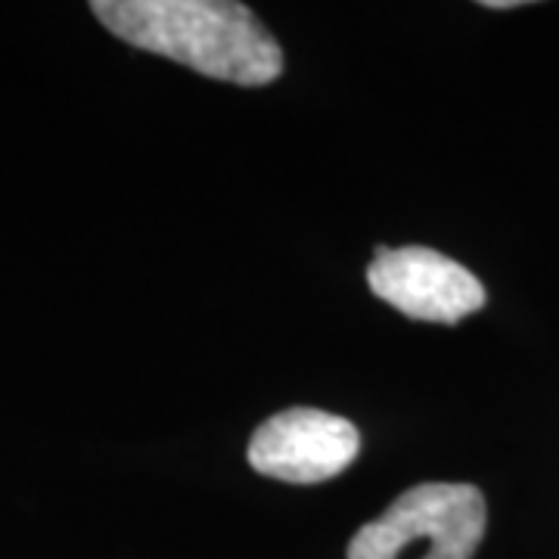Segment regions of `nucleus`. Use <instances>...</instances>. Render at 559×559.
I'll return each mask as SVG.
<instances>
[{"mask_svg":"<svg viewBox=\"0 0 559 559\" xmlns=\"http://www.w3.org/2000/svg\"><path fill=\"white\" fill-rule=\"evenodd\" d=\"M485 7H491V10H510V7H520L516 0H488Z\"/></svg>","mask_w":559,"mask_h":559,"instance_id":"5","label":"nucleus"},{"mask_svg":"<svg viewBox=\"0 0 559 559\" xmlns=\"http://www.w3.org/2000/svg\"><path fill=\"white\" fill-rule=\"evenodd\" d=\"M488 522L476 485L423 481L348 544V559H473Z\"/></svg>","mask_w":559,"mask_h":559,"instance_id":"2","label":"nucleus"},{"mask_svg":"<svg viewBox=\"0 0 559 559\" xmlns=\"http://www.w3.org/2000/svg\"><path fill=\"white\" fill-rule=\"evenodd\" d=\"M97 20L124 44L209 79L259 87L280 79L283 50L255 13L230 0H97Z\"/></svg>","mask_w":559,"mask_h":559,"instance_id":"1","label":"nucleus"},{"mask_svg":"<svg viewBox=\"0 0 559 559\" xmlns=\"http://www.w3.org/2000/svg\"><path fill=\"white\" fill-rule=\"evenodd\" d=\"M373 296L411 320L457 323L485 305V286L473 271L426 246H377L367 267Z\"/></svg>","mask_w":559,"mask_h":559,"instance_id":"3","label":"nucleus"},{"mask_svg":"<svg viewBox=\"0 0 559 559\" xmlns=\"http://www.w3.org/2000/svg\"><path fill=\"white\" fill-rule=\"evenodd\" d=\"M360 451V432L352 419L289 407L261 423L249 441V463L261 476L289 485H318L336 479Z\"/></svg>","mask_w":559,"mask_h":559,"instance_id":"4","label":"nucleus"}]
</instances>
